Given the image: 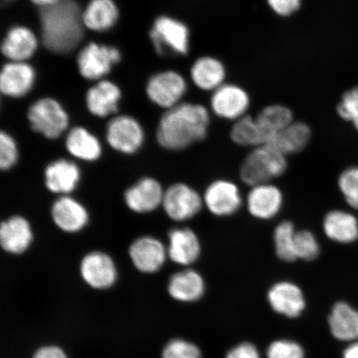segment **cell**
I'll list each match as a JSON object with an SVG mask.
<instances>
[{"instance_id": "6da1fadb", "label": "cell", "mask_w": 358, "mask_h": 358, "mask_svg": "<svg viewBox=\"0 0 358 358\" xmlns=\"http://www.w3.org/2000/svg\"><path fill=\"white\" fill-rule=\"evenodd\" d=\"M210 114L200 104L181 103L165 112L161 118L157 140L169 150H182L207 137Z\"/></svg>"}, {"instance_id": "7a4b0ae2", "label": "cell", "mask_w": 358, "mask_h": 358, "mask_svg": "<svg viewBox=\"0 0 358 358\" xmlns=\"http://www.w3.org/2000/svg\"><path fill=\"white\" fill-rule=\"evenodd\" d=\"M42 38L45 48L60 55L73 51L83 35V13L75 0H60L40 8Z\"/></svg>"}, {"instance_id": "3957f363", "label": "cell", "mask_w": 358, "mask_h": 358, "mask_svg": "<svg viewBox=\"0 0 358 358\" xmlns=\"http://www.w3.org/2000/svg\"><path fill=\"white\" fill-rule=\"evenodd\" d=\"M288 164L286 156L271 145L255 148L245 157L240 169L243 181L254 187L270 183L286 171Z\"/></svg>"}, {"instance_id": "277c9868", "label": "cell", "mask_w": 358, "mask_h": 358, "mask_svg": "<svg viewBox=\"0 0 358 358\" xmlns=\"http://www.w3.org/2000/svg\"><path fill=\"white\" fill-rule=\"evenodd\" d=\"M150 38L160 55H186L189 49V30L183 22L167 16L159 17L150 31Z\"/></svg>"}, {"instance_id": "5b68a950", "label": "cell", "mask_w": 358, "mask_h": 358, "mask_svg": "<svg viewBox=\"0 0 358 358\" xmlns=\"http://www.w3.org/2000/svg\"><path fill=\"white\" fill-rule=\"evenodd\" d=\"M29 120L34 131L48 138H57L69 127V116L59 103L50 98L39 100L31 106Z\"/></svg>"}, {"instance_id": "8992f818", "label": "cell", "mask_w": 358, "mask_h": 358, "mask_svg": "<svg viewBox=\"0 0 358 358\" xmlns=\"http://www.w3.org/2000/svg\"><path fill=\"white\" fill-rule=\"evenodd\" d=\"M203 203V199L192 187L176 183L164 192L162 206L172 220L185 222L196 217Z\"/></svg>"}, {"instance_id": "52a82bcc", "label": "cell", "mask_w": 358, "mask_h": 358, "mask_svg": "<svg viewBox=\"0 0 358 358\" xmlns=\"http://www.w3.org/2000/svg\"><path fill=\"white\" fill-rule=\"evenodd\" d=\"M120 60L117 49L90 43L79 53L78 64L80 73L85 78L96 80L108 74L111 66Z\"/></svg>"}, {"instance_id": "ba28073f", "label": "cell", "mask_w": 358, "mask_h": 358, "mask_svg": "<svg viewBox=\"0 0 358 358\" xmlns=\"http://www.w3.org/2000/svg\"><path fill=\"white\" fill-rule=\"evenodd\" d=\"M186 90L185 78L170 71L154 76L148 83L147 93L155 104L169 110L179 104Z\"/></svg>"}, {"instance_id": "9c48e42d", "label": "cell", "mask_w": 358, "mask_h": 358, "mask_svg": "<svg viewBox=\"0 0 358 358\" xmlns=\"http://www.w3.org/2000/svg\"><path fill=\"white\" fill-rule=\"evenodd\" d=\"M250 97L244 89L232 84H223L213 92L211 108L213 113L224 120H235L245 115Z\"/></svg>"}, {"instance_id": "30bf717a", "label": "cell", "mask_w": 358, "mask_h": 358, "mask_svg": "<svg viewBox=\"0 0 358 358\" xmlns=\"http://www.w3.org/2000/svg\"><path fill=\"white\" fill-rule=\"evenodd\" d=\"M203 201L209 212L217 217H228L236 213L243 204V198L235 183L214 181L205 191Z\"/></svg>"}, {"instance_id": "8fae6325", "label": "cell", "mask_w": 358, "mask_h": 358, "mask_svg": "<svg viewBox=\"0 0 358 358\" xmlns=\"http://www.w3.org/2000/svg\"><path fill=\"white\" fill-rule=\"evenodd\" d=\"M80 271L85 282L94 289H108L117 280V268L113 259L101 252L87 254L80 262Z\"/></svg>"}, {"instance_id": "7c38bea8", "label": "cell", "mask_w": 358, "mask_h": 358, "mask_svg": "<svg viewBox=\"0 0 358 358\" xmlns=\"http://www.w3.org/2000/svg\"><path fill=\"white\" fill-rule=\"evenodd\" d=\"M107 141L115 150L123 154H134L144 142V131L136 120L119 116L111 120L107 127Z\"/></svg>"}, {"instance_id": "4fadbf2b", "label": "cell", "mask_w": 358, "mask_h": 358, "mask_svg": "<svg viewBox=\"0 0 358 358\" xmlns=\"http://www.w3.org/2000/svg\"><path fill=\"white\" fill-rule=\"evenodd\" d=\"M129 254L137 270L147 274L159 271L168 257L167 248L152 236H142L134 241Z\"/></svg>"}, {"instance_id": "5bb4252c", "label": "cell", "mask_w": 358, "mask_h": 358, "mask_svg": "<svg viewBox=\"0 0 358 358\" xmlns=\"http://www.w3.org/2000/svg\"><path fill=\"white\" fill-rule=\"evenodd\" d=\"M267 298L273 310L288 317H299L306 306L303 291L292 282L280 281L273 285Z\"/></svg>"}, {"instance_id": "9a60e30c", "label": "cell", "mask_w": 358, "mask_h": 358, "mask_svg": "<svg viewBox=\"0 0 358 358\" xmlns=\"http://www.w3.org/2000/svg\"><path fill=\"white\" fill-rule=\"evenodd\" d=\"M164 196L163 187L156 179L144 178L125 192L124 201L131 211L146 213L162 205Z\"/></svg>"}, {"instance_id": "2e32d148", "label": "cell", "mask_w": 358, "mask_h": 358, "mask_svg": "<svg viewBox=\"0 0 358 358\" xmlns=\"http://www.w3.org/2000/svg\"><path fill=\"white\" fill-rule=\"evenodd\" d=\"M248 211L261 220H268L280 212L283 194L278 187L271 183L252 187L246 199Z\"/></svg>"}, {"instance_id": "e0dca14e", "label": "cell", "mask_w": 358, "mask_h": 358, "mask_svg": "<svg viewBox=\"0 0 358 358\" xmlns=\"http://www.w3.org/2000/svg\"><path fill=\"white\" fill-rule=\"evenodd\" d=\"M51 213L56 226L69 234L82 231L89 221L86 208L78 201L67 196H62L53 203Z\"/></svg>"}, {"instance_id": "ac0fdd59", "label": "cell", "mask_w": 358, "mask_h": 358, "mask_svg": "<svg viewBox=\"0 0 358 358\" xmlns=\"http://www.w3.org/2000/svg\"><path fill=\"white\" fill-rule=\"evenodd\" d=\"M168 257L174 263L189 266L200 257L201 243L198 236L189 228H176L169 231Z\"/></svg>"}, {"instance_id": "d6986e66", "label": "cell", "mask_w": 358, "mask_h": 358, "mask_svg": "<svg viewBox=\"0 0 358 358\" xmlns=\"http://www.w3.org/2000/svg\"><path fill=\"white\" fill-rule=\"evenodd\" d=\"M33 239L32 227L24 217H12L0 227V244L6 252L24 253L32 244Z\"/></svg>"}, {"instance_id": "ffe728a7", "label": "cell", "mask_w": 358, "mask_h": 358, "mask_svg": "<svg viewBox=\"0 0 358 358\" xmlns=\"http://www.w3.org/2000/svg\"><path fill=\"white\" fill-rule=\"evenodd\" d=\"M35 73L32 66L22 62L4 65L0 75V90L4 95L21 97L32 88Z\"/></svg>"}, {"instance_id": "44dd1931", "label": "cell", "mask_w": 358, "mask_h": 358, "mask_svg": "<svg viewBox=\"0 0 358 358\" xmlns=\"http://www.w3.org/2000/svg\"><path fill=\"white\" fill-rule=\"evenodd\" d=\"M45 182L55 194H69L78 187L80 171L77 164L66 159H57L45 169Z\"/></svg>"}, {"instance_id": "7402d4cb", "label": "cell", "mask_w": 358, "mask_h": 358, "mask_svg": "<svg viewBox=\"0 0 358 358\" xmlns=\"http://www.w3.org/2000/svg\"><path fill=\"white\" fill-rule=\"evenodd\" d=\"M323 228L331 241L339 244H351L358 240V220L351 213L333 210L325 215Z\"/></svg>"}, {"instance_id": "603a6c76", "label": "cell", "mask_w": 358, "mask_h": 358, "mask_svg": "<svg viewBox=\"0 0 358 358\" xmlns=\"http://www.w3.org/2000/svg\"><path fill=\"white\" fill-rule=\"evenodd\" d=\"M331 334L343 342L358 340V310L346 302H338L329 317Z\"/></svg>"}, {"instance_id": "cb8c5ba5", "label": "cell", "mask_w": 358, "mask_h": 358, "mask_svg": "<svg viewBox=\"0 0 358 358\" xmlns=\"http://www.w3.org/2000/svg\"><path fill=\"white\" fill-rule=\"evenodd\" d=\"M170 296L181 302L199 301L205 293V282L194 270H185L176 273L170 278L168 285Z\"/></svg>"}, {"instance_id": "d4e9b609", "label": "cell", "mask_w": 358, "mask_h": 358, "mask_svg": "<svg viewBox=\"0 0 358 358\" xmlns=\"http://www.w3.org/2000/svg\"><path fill=\"white\" fill-rule=\"evenodd\" d=\"M310 127L303 122L291 123L272 137L267 145L275 148L282 155L287 156L303 151L311 140Z\"/></svg>"}, {"instance_id": "484cf974", "label": "cell", "mask_w": 358, "mask_h": 358, "mask_svg": "<svg viewBox=\"0 0 358 358\" xmlns=\"http://www.w3.org/2000/svg\"><path fill=\"white\" fill-rule=\"evenodd\" d=\"M226 76V69L222 62L213 57L199 58L191 69L192 80L203 91H216L225 84Z\"/></svg>"}, {"instance_id": "4316f807", "label": "cell", "mask_w": 358, "mask_h": 358, "mask_svg": "<svg viewBox=\"0 0 358 358\" xmlns=\"http://www.w3.org/2000/svg\"><path fill=\"white\" fill-rule=\"evenodd\" d=\"M120 98L119 88L108 80H102L89 90L87 104L92 114L106 117L117 111Z\"/></svg>"}, {"instance_id": "83f0119b", "label": "cell", "mask_w": 358, "mask_h": 358, "mask_svg": "<svg viewBox=\"0 0 358 358\" xmlns=\"http://www.w3.org/2000/svg\"><path fill=\"white\" fill-rule=\"evenodd\" d=\"M38 46L37 38L29 29L15 27L10 30L2 43V52L13 62H24L32 57Z\"/></svg>"}, {"instance_id": "f1b7e54d", "label": "cell", "mask_w": 358, "mask_h": 358, "mask_svg": "<svg viewBox=\"0 0 358 358\" xmlns=\"http://www.w3.org/2000/svg\"><path fill=\"white\" fill-rule=\"evenodd\" d=\"M118 10L113 0H92L83 13V24L93 31H106L118 20Z\"/></svg>"}, {"instance_id": "f546056e", "label": "cell", "mask_w": 358, "mask_h": 358, "mask_svg": "<svg viewBox=\"0 0 358 358\" xmlns=\"http://www.w3.org/2000/svg\"><path fill=\"white\" fill-rule=\"evenodd\" d=\"M66 146L75 158L93 162L101 155V145L97 138L83 127H76L67 136Z\"/></svg>"}, {"instance_id": "4dcf8cb0", "label": "cell", "mask_w": 358, "mask_h": 358, "mask_svg": "<svg viewBox=\"0 0 358 358\" xmlns=\"http://www.w3.org/2000/svg\"><path fill=\"white\" fill-rule=\"evenodd\" d=\"M231 138L241 146L259 147L268 144V137L256 117L245 115L237 120L231 128Z\"/></svg>"}, {"instance_id": "1f68e13d", "label": "cell", "mask_w": 358, "mask_h": 358, "mask_svg": "<svg viewBox=\"0 0 358 358\" xmlns=\"http://www.w3.org/2000/svg\"><path fill=\"white\" fill-rule=\"evenodd\" d=\"M256 118L267 134L268 142L275 134L294 122L293 112L288 107L282 105H271L265 107L259 112Z\"/></svg>"}, {"instance_id": "d6a6232c", "label": "cell", "mask_w": 358, "mask_h": 358, "mask_svg": "<svg viewBox=\"0 0 358 358\" xmlns=\"http://www.w3.org/2000/svg\"><path fill=\"white\" fill-rule=\"evenodd\" d=\"M297 231L294 224L289 221L282 222L275 227L274 231V245L277 257L285 262L296 261L294 243Z\"/></svg>"}, {"instance_id": "836d02e7", "label": "cell", "mask_w": 358, "mask_h": 358, "mask_svg": "<svg viewBox=\"0 0 358 358\" xmlns=\"http://www.w3.org/2000/svg\"><path fill=\"white\" fill-rule=\"evenodd\" d=\"M294 250L297 259L311 262L320 256V245L313 232L298 231L295 236Z\"/></svg>"}, {"instance_id": "e575fe53", "label": "cell", "mask_w": 358, "mask_h": 358, "mask_svg": "<svg viewBox=\"0 0 358 358\" xmlns=\"http://www.w3.org/2000/svg\"><path fill=\"white\" fill-rule=\"evenodd\" d=\"M338 185L349 207L358 210V167L344 170L339 176Z\"/></svg>"}, {"instance_id": "d590c367", "label": "cell", "mask_w": 358, "mask_h": 358, "mask_svg": "<svg viewBox=\"0 0 358 358\" xmlns=\"http://www.w3.org/2000/svg\"><path fill=\"white\" fill-rule=\"evenodd\" d=\"M336 110L340 118L351 124L358 132V86L343 94Z\"/></svg>"}, {"instance_id": "8d00e7d4", "label": "cell", "mask_w": 358, "mask_h": 358, "mask_svg": "<svg viewBox=\"0 0 358 358\" xmlns=\"http://www.w3.org/2000/svg\"><path fill=\"white\" fill-rule=\"evenodd\" d=\"M162 358H201V352L194 343L174 339L164 348Z\"/></svg>"}, {"instance_id": "74e56055", "label": "cell", "mask_w": 358, "mask_h": 358, "mask_svg": "<svg viewBox=\"0 0 358 358\" xmlns=\"http://www.w3.org/2000/svg\"><path fill=\"white\" fill-rule=\"evenodd\" d=\"M268 358H304V351L299 343L290 340H277L268 348Z\"/></svg>"}, {"instance_id": "f35d334b", "label": "cell", "mask_w": 358, "mask_h": 358, "mask_svg": "<svg viewBox=\"0 0 358 358\" xmlns=\"http://www.w3.org/2000/svg\"><path fill=\"white\" fill-rule=\"evenodd\" d=\"M19 158L15 141L6 132L0 134V168L8 170L15 166Z\"/></svg>"}, {"instance_id": "ab89813d", "label": "cell", "mask_w": 358, "mask_h": 358, "mask_svg": "<svg viewBox=\"0 0 358 358\" xmlns=\"http://www.w3.org/2000/svg\"><path fill=\"white\" fill-rule=\"evenodd\" d=\"M266 1L276 15L288 17L299 10L302 0H266Z\"/></svg>"}, {"instance_id": "60d3db41", "label": "cell", "mask_w": 358, "mask_h": 358, "mask_svg": "<svg viewBox=\"0 0 358 358\" xmlns=\"http://www.w3.org/2000/svg\"><path fill=\"white\" fill-rule=\"evenodd\" d=\"M226 358H261V356L253 344L244 343L231 349Z\"/></svg>"}, {"instance_id": "b9f144b4", "label": "cell", "mask_w": 358, "mask_h": 358, "mask_svg": "<svg viewBox=\"0 0 358 358\" xmlns=\"http://www.w3.org/2000/svg\"><path fill=\"white\" fill-rule=\"evenodd\" d=\"M34 358H66V356L59 348L50 346L39 349Z\"/></svg>"}, {"instance_id": "7bdbcfd3", "label": "cell", "mask_w": 358, "mask_h": 358, "mask_svg": "<svg viewBox=\"0 0 358 358\" xmlns=\"http://www.w3.org/2000/svg\"><path fill=\"white\" fill-rule=\"evenodd\" d=\"M343 358H358V342H353L343 352Z\"/></svg>"}, {"instance_id": "ee69618b", "label": "cell", "mask_w": 358, "mask_h": 358, "mask_svg": "<svg viewBox=\"0 0 358 358\" xmlns=\"http://www.w3.org/2000/svg\"><path fill=\"white\" fill-rule=\"evenodd\" d=\"M31 1L41 8L51 6V4L56 3L58 1H60V0H31Z\"/></svg>"}]
</instances>
